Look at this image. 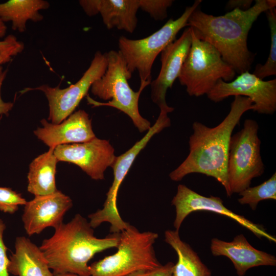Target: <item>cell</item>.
<instances>
[{
	"mask_svg": "<svg viewBox=\"0 0 276 276\" xmlns=\"http://www.w3.org/2000/svg\"><path fill=\"white\" fill-rule=\"evenodd\" d=\"M175 208L176 216L174 221L175 230L179 231L185 219L190 213L197 211H207L230 218L251 231L258 238L264 237L271 242H276L275 238L268 233L261 225L253 223L243 216L237 214L228 209L219 197H206L190 189L184 185L177 187L176 195L171 201Z\"/></svg>",
	"mask_w": 276,
	"mask_h": 276,
	"instance_id": "7c38bea8",
	"label": "cell"
},
{
	"mask_svg": "<svg viewBox=\"0 0 276 276\" xmlns=\"http://www.w3.org/2000/svg\"><path fill=\"white\" fill-rule=\"evenodd\" d=\"M49 6V3L43 0H9L0 4V19L4 22L11 21L13 30L24 32L27 21L42 20L43 17L39 11Z\"/></svg>",
	"mask_w": 276,
	"mask_h": 276,
	"instance_id": "7402d4cb",
	"label": "cell"
},
{
	"mask_svg": "<svg viewBox=\"0 0 276 276\" xmlns=\"http://www.w3.org/2000/svg\"><path fill=\"white\" fill-rule=\"evenodd\" d=\"M174 263L169 262L164 265L147 271V276H172Z\"/></svg>",
	"mask_w": 276,
	"mask_h": 276,
	"instance_id": "f1b7e54d",
	"label": "cell"
},
{
	"mask_svg": "<svg viewBox=\"0 0 276 276\" xmlns=\"http://www.w3.org/2000/svg\"><path fill=\"white\" fill-rule=\"evenodd\" d=\"M275 6V0H256L247 10L235 8L217 16L197 8L190 16L188 25L199 39L218 50L236 73L241 74L249 71L254 60L247 44L250 29L262 13Z\"/></svg>",
	"mask_w": 276,
	"mask_h": 276,
	"instance_id": "7a4b0ae2",
	"label": "cell"
},
{
	"mask_svg": "<svg viewBox=\"0 0 276 276\" xmlns=\"http://www.w3.org/2000/svg\"><path fill=\"white\" fill-rule=\"evenodd\" d=\"M54 276H79V275L75 274H73V273H65L54 274Z\"/></svg>",
	"mask_w": 276,
	"mask_h": 276,
	"instance_id": "836d02e7",
	"label": "cell"
},
{
	"mask_svg": "<svg viewBox=\"0 0 276 276\" xmlns=\"http://www.w3.org/2000/svg\"><path fill=\"white\" fill-rule=\"evenodd\" d=\"M24 49V43L12 34L0 41V74L3 72L2 65L9 62L12 57L21 53Z\"/></svg>",
	"mask_w": 276,
	"mask_h": 276,
	"instance_id": "484cf974",
	"label": "cell"
},
{
	"mask_svg": "<svg viewBox=\"0 0 276 276\" xmlns=\"http://www.w3.org/2000/svg\"><path fill=\"white\" fill-rule=\"evenodd\" d=\"M196 0L192 6L186 8L181 15L176 19H169L159 30L149 36L131 39L122 36L118 40L119 52L125 60L129 71L138 72L141 84L147 86L152 81V65L157 55L175 40L178 33L188 26L191 14L201 3Z\"/></svg>",
	"mask_w": 276,
	"mask_h": 276,
	"instance_id": "52a82bcc",
	"label": "cell"
},
{
	"mask_svg": "<svg viewBox=\"0 0 276 276\" xmlns=\"http://www.w3.org/2000/svg\"><path fill=\"white\" fill-rule=\"evenodd\" d=\"M54 148L39 155L31 163L27 190L35 196L52 194L57 190L55 175L58 162Z\"/></svg>",
	"mask_w": 276,
	"mask_h": 276,
	"instance_id": "ffe728a7",
	"label": "cell"
},
{
	"mask_svg": "<svg viewBox=\"0 0 276 276\" xmlns=\"http://www.w3.org/2000/svg\"><path fill=\"white\" fill-rule=\"evenodd\" d=\"M206 96L214 102L231 96L247 97L253 103L252 111L273 114L276 110V79L264 81L247 71L230 82L219 79Z\"/></svg>",
	"mask_w": 276,
	"mask_h": 276,
	"instance_id": "8fae6325",
	"label": "cell"
},
{
	"mask_svg": "<svg viewBox=\"0 0 276 276\" xmlns=\"http://www.w3.org/2000/svg\"><path fill=\"white\" fill-rule=\"evenodd\" d=\"M6 228L5 223L0 219V276H9L8 271L9 258L7 254V248L3 240V235Z\"/></svg>",
	"mask_w": 276,
	"mask_h": 276,
	"instance_id": "83f0119b",
	"label": "cell"
},
{
	"mask_svg": "<svg viewBox=\"0 0 276 276\" xmlns=\"http://www.w3.org/2000/svg\"><path fill=\"white\" fill-rule=\"evenodd\" d=\"M168 114L164 110H160L155 123L151 126L145 136L126 152L116 157L111 166L113 172V180L106 194L107 197L103 208L88 216L90 219L89 222L94 229L103 222L110 224L111 233H120L128 227L129 223L122 219L117 207L119 189L137 155L145 148L149 140L164 128L170 126L171 120Z\"/></svg>",
	"mask_w": 276,
	"mask_h": 276,
	"instance_id": "9c48e42d",
	"label": "cell"
},
{
	"mask_svg": "<svg viewBox=\"0 0 276 276\" xmlns=\"http://www.w3.org/2000/svg\"><path fill=\"white\" fill-rule=\"evenodd\" d=\"M173 2L172 0H139V7L154 19L162 20L167 17L168 9Z\"/></svg>",
	"mask_w": 276,
	"mask_h": 276,
	"instance_id": "4316f807",
	"label": "cell"
},
{
	"mask_svg": "<svg viewBox=\"0 0 276 276\" xmlns=\"http://www.w3.org/2000/svg\"><path fill=\"white\" fill-rule=\"evenodd\" d=\"M253 103L247 97L235 96L231 109L216 126L211 128L195 121L193 132L189 141V154L169 177L180 181L191 173H200L214 178L224 187L227 196L232 195L228 183L227 164L229 143L233 131L239 124L243 114L252 110Z\"/></svg>",
	"mask_w": 276,
	"mask_h": 276,
	"instance_id": "6da1fadb",
	"label": "cell"
},
{
	"mask_svg": "<svg viewBox=\"0 0 276 276\" xmlns=\"http://www.w3.org/2000/svg\"><path fill=\"white\" fill-rule=\"evenodd\" d=\"M107 66L103 76L91 85V93L99 98L108 101L100 102L87 96L88 104L93 107L101 106L115 108L127 114L141 132L148 130L151 123L140 113L139 100L141 94L147 86L140 85L138 91H134L128 82L132 76L127 64L119 51L106 53Z\"/></svg>",
	"mask_w": 276,
	"mask_h": 276,
	"instance_id": "277c9868",
	"label": "cell"
},
{
	"mask_svg": "<svg viewBox=\"0 0 276 276\" xmlns=\"http://www.w3.org/2000/svg\"><path fill=\"white\" fill-rule=\"evenodd\" d=\"M147 271L146 270H139L131 273L126 276H147Z\"/></svg>",
	"mask_w": 276,
	"mask_h": 276,
	"instance_id": "d6a6232c",
	"label": "cell"
},
{
	"mask_svg": "<svg viewBox=\"0 0 276 276\" xmlns=\"http://www.w3.org/2000/svg\"><path fill=\"white\" fill-rule=\"evenodd\" d=\"M190 28L191 45L178 79L190 96L198 97L207 95L219 79L232 81L236 72L217 49L199 39Z\"/></svg>",
	"mask_w": 276,
	"mask_h": 276,
	"instance_id": "8992f818",
	"label": "cell"
},
{
	"mask_svg": "<svg viewBox=\"0 0 276 276\" xmlns=\"http://www.w3.org/2000/svg\"><path fill=\"white\" fill-rule=\"evenodd\" d=\"M79 4L89 16L100 14L108 29L132 33L135 30L139 0H81Z\"/></svg>",
	"mask_w": 276,
	"mask_h": 276,
	"instance_id": "ac0fdd59",
	"label": "cell"
},
{
	"mask_svg": "<svg viewBox=\"0 0 276 276\" xmlns=\"http://www.w3.org/2000/svg\"><path fill=\"white\" fill-rule=\"evenodd\" d=\"M7 31V27L1 19H0V38L3 37Z\"/></svg>",
	"mask_w": 276,
	"mask_h": 276,
	"instance_id": "1f68e13d",
	"label": "cell"
},
{
	"mask_svg": "<svg viewBox=\"0 0 276 276\" xmlns=\"http://www.w3.org/2000/svg\"><path fill=\"white\" fill-rule=\"evenodd\" d=\"M71 198L62 192L36 196L25 205L22 221L29 236L40 234L49 227L56 228L63 222L66 213L72 207Z\"/></svg>",
	"mask_w": 276,
	"mask_h": 276,
	"instance_id": "9a60e30c",
	"label": "cell"
},
{
	"mask_svg": "<svg viewBox=\"0 0 276 276\" xmlns=\"http://www.w3.org/2000/svg\"><path fill=\"white\" fill-rule=\"evenodd\" d=\"M191 42V30L189 27L179 38L169 44L160 53V70L157 78L150 83L151 98L160 110L168 113L174 110L166 102V93L179 75Z\"/></svg>",
	"mask_w": 276,
	"mask_h": 276,
	"instance_id": "5bb4252c",
	"label": "cell"
},
{
	"mask_svg": "<svg viewBox=\"0 0 276 276\" xmlns=\"http://www.w3.org/2000/svg\"><path fill=\"white\" fill-rule=\"evenodd\" d=\"M7 71H3L0 74V114H7L9 111L12 108L13 103L11 102H4L1 95V87L3 82L6 76Z\"/></svg>",
	"mask_w": 276,
	"mask_h": 276,
	"instance_id": "f546056e",
	"label": "cell"
},
{
	"mask_svg": "<svg viewBox=\"0 0 276 276\" xmlns=\"http://www.w3.org/2000/svg\"><path fill=\"white\" fill-rule=\"evenodd\" d=\"M241 197L238 200L241 204H248L255 210L259 202L266 199L276 200V173L262 183L248 187L239 193Z\"/></svg>",
	"mask_w": 276,
	"mask_h": 276,
	"instance_id": "603a6c76",
	"label": "cell"
},
{
	"mask_svg": "<svg viewBox=\"0 0 276 276\" xmlns=\"http://www.w3.org/2000/svg\"><path fill=\"white\" fill-rule=\"evenodd\" d=\"M252 0H231L227 4V7L231 9L239 8L241 10H247L250 8Z\"/></svg>",
	"mask_w": 276,
	"mask_h": 276,
	"instance_id": "4dcf8cb0",
	"label": "cell"
},
{
	"mask_svg": "<svg viewBox=\"0 0 276 276\" xmlns=\"http://www.w3.org/2000/svg\"><path fill=\"white\" fill-rule=\"evenodd\" d=\"M258 130L259 125L255 120L246 119L243 128L231 136L227 175L232 194L250 187L252 179L264 173Z\"/></svg>",
	"mask_w": 276,
	"mask_h": 276,
	"instance_id": "ba28073f",
	"label": "cell"
},
{
	"mask_svg": "<svg viewBox=\"0 0 276 276\" xmlns=\"http://www.w3.org/2000/svg\"><path fill=\"white\" fill-rule=\"evenodd\" d=\"M211 250L213 256L226 257L233 263L239 276L255 267L276 265L274 256L252 246L243 234L236 236L231 242L213 238Z\"/></svg>",
	"mask_w": 276,
	"mask_h": 276,
	"instance_id": "e0dca14e",
	"label": "cell"
},
{
	"mask_svg": "<svg viewBox=\"0 0 276 276\" xmlns=\"http://www.w3.org/2000/svg\"><path fill=\"white\" fill-rule=\"evenodd\" d=\"M40 122L42 127L37 128L34 133L49 148L84 143L96 137L88 114L82 109L73 113L59 124L51 123L44 119Z\"/></svg>",
	"mask_w": 276,
	"mask_h": 276,
	"instance_id": "2e32d148",
	"label": "cell"
},
{
	"mask_svg": "<svg viewBox=\"0 0 276 276\" xmlns=\"http://www.w3.org/2000/svg\"><path fill=\"white\" fill-rule=\"evenodd\" d=\"M8 271L15 276H54L39 247L25 236L17 237Z\"/></svg>",
	"mask_w": 276,
	"mask_h": 276,
	"instance_id": "d6986e66",
	"label": "cell"
},
{
	"mask_svg": "<svg viewBox=\"0 0 276 276\" xmlns=\"http://www.w3.org/2000/svg\"><path fill=\"white\" fill-rule=\"evenodd\" d=\"M54 229L39 246L53 274L90 276L88 262L96 254L117 247L119 242L120 233L96 237L89 222L79 214Z\"/></svg>",
	"mask_w": 276,
	"mask_h": 276,
	"instance_id": "3957f363",
	"label": "cell"
},
{
	"mask_svg": "<svg viewBox=\"0 0 276 276\" xmlns=\"http://www.w3.org/2000/svg\"><path fill=\"white\" fill-rule=\"evenodd\" d=\"M54 153L58 162L76 165L95 180L104 179L105 171L116 157L109 141L97 137L84 143L57 146Z\"/></svg>",
	"mask_w": 276,
	"mask_h": 276,
	"instance_id": "4fadbf2b",
	"label": "cell"
},
{
	"mask_svg": "<svg viewBox=\"0 0 276 276\" xmlns=\"http://www.w3.org/2000/svg\"><path fill=\"white\" fill-rule=\"evenodd\" d=\"M165 240L175 250L178 257L177 262L173 266L172 276H212L197 254L181 240L179 231H166Z\"/></svg>",
	"mask_w": 276,
	"mask_h": 276,
	"instance_id": "44dd1931",
	"label": "cell"
},
{
	"mask_svg": "<svg viewBox=\"0 0 276 276\" xmlns=\"http://www.w3.org/2000/svg\"><path fill=\"white\" fill-rule=\"evenodd\" d=\"M158 234L140 232L130 225L120 233L117 251L89 265L90 276H126L139 270L150 271L161 264L153 244Z\"/></svg>",
	"mask_w": 276,
	"mask_h": 276,
	"instance_id": "5b68a950",
	"label": "cell"
},
{
	"mask_svg": "<svg viewBox=\"0 0 276 276\" xmlns=\"http://www.w3.org/2000/svg\"><path fill=\"white\" fill-rule=\"evenodd\" d=\"M270 32L271 44L269 56L265 63L258 64L253 74L263 80L265 78L276 75V10L270 9L266 11Z\"/></svg>",
	"mask_w": 276,
	"mask_h": 276,
	"instance_id": "cb8c5ba5",
	"label": "cell"
},
{
	"mask_svg": "<svg viewBox=\"0 0 276 276\" xmlns=\"http://www.w3.org/2000/svg\"><path fill=\"white\" fill-rule=\"evenodd\" d=\"M107 66L106 53L97 51L88 68L76 83L63 89L59 85L52 87L43 84L36 88H25L23 91H42L49 102L48 120L52 123L59 124L73 113L82 99L87 95L93 83L105 73Z\"/></svg>",
	"mask_w": 276,
	"mask_h": 276,
	"instance_id": "30bf717a",
	"label": "cell"
},
{
	"mask_svg": "<svg viewBox=\"0 0 276 276\" xmlns=\"http://www.w3.org/2000/svg\"><path fill=\"white\" fill-rule=\"evenodd\" d=\"M27 201L21 195L11 188L0 187V211L14 214L19 206L25 205Z\"/></svg>",
	"mask_w": 276,
	"mask_h": 276,
	"instance_id": "d4e9b609",
	"label": "cell"
}]
</instances>
